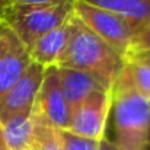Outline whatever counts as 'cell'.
Listing matches in <instances>:
<instances>
[{
  "instance_id": "obj_1",
  "label": "cell",
  "mask_w": 150,
  "mask_h": 150,
  "mask_svg": "<svg viewBox=\"0 0 150 150\" xmlns=\"http://www.w3.org/2000/svg\"><path fill=\"white\" fill-rule=\"evenodd\" d=\"M124 55L86 28L73 15L70 41L58 60V67H70L93 76L100 85L112 91L124 67Z\"/></svg>"
},
{
  "instance_id": "obj_2",
  "label": "cell",
  "mask_w": 150,
  "mask_h": 150,
  "mask_svg": "<svg viewBox=\"0 0 150 150\" xmlns=\"http://www.w3.org/2000/svg\"><path fill=\"white\" fill-rule=\"evenodd\" d=\"M115 143L124 150H147L150 144V99L118 76L112 89Z\"/></svg>"
},
{
  "instance_id": "obj_3",
  "label": "cell",
  "mask_w": 150,
  "mask_h": 150,
  "mask_svg": "<svg viewBox=\"0 0 150 150\" xmlns=\"http://www.w3.org/2000/svg\"><path fill=\"white\" fill-rule=\"evenodd\" d=\"M74 1L54 6L7 4L0 7V21L29 50L42 35L58 28L73 16Z\"/></svg>"
},
{
  "instance_id": "obj_4",
  "label": "cell",
  "mask_w": 150,
  "mask_h": 150,
  "mask_svg": "<svg viewBox=\"0 0 150 150\" xmlns=\"http://www.w3.org/2000/svg\"><path fill=\"white\" fill-rule=\"evenodd\" d=\"M74 15L86 28H89L95 35L124 57L130 51L134 35L142 28V25L134 23L117 13L86 4L80 0L74 1Z\"/></svg>"
},
{
  "instance_id": "obj_5",
  "label": "cell",
  "mask_w": 150,
  "mask_h": 150,
  "mask_svg": "<svg viewBox=\"0 0 150 150\" xmlns=\"http://www.w3.org/2000/svg\"><path fill=\"white\" fill-rule=\"evenodd\" d=\"M112 108V91H96L71 111L69 131L89 139H105L106 121Z\"/></svg>"
},
{
  "instance_id": "obj_6",
  "label": "cell",
  "mask_w": 150,
  "mask_h": 150,
  "mask_svg": "<svg viewBox=\"0 0 150 150\" xmlns=\"http://www.w3.org/2000/svg\"><path fill=\"white\" fill-rule=\"evenodd\" d=\"M35 108L41 115L58 130H67L70 124L71 109L66 102L61 82H60V67L50 66L44 70V79L35 100Z\"/></svg>"
},
{
  "instance_id": "obj_7",
  "label": "cell",
  "mask_w": 150,
  "mask_h": 150,
  "mask_svg": "<svg viewBox=\"0 0 150 150\" xmlns=\"http://www.w3.org/2000/svg\"><path fill=\"white\" fill-rule=\"evenodd\" d=\"M44 70L45 69L35 61L29 64L18 83L0 99V121L34 108L44 79Z\"/></svg>"
},
{
  "instance_id": "obj_8",
  "label": "cell",
  "mask_w": 150,
  "mask_h": 150,
  "mask_svg": "<svg viewBox=\"0 0 150 150\" xmlns=\"http://www.w3.org/2000/svg\"><path fill=\"white\" fill-rule=\"evenodd\" d=\"M31 63L32 58L29 50L10 31L0 54V99L18 83Z\"/></svg>"
},
{
  "instance_id": "obj_9",
  "label": "cell",
  "mask_w": 150,
  "mask_h": 150,
  "mask_svg": "<svg viewBox=\"0 0 150 150\" xmlns=\"http://www.w3.org/2000/svg\"><path fill=\"white\" fill-rule=\"evenodd\" d=\"M71 22H73V16L69 21H66L63 25H60L58 28H55L50 32H47L45 35H42L29 48V54H31L32 61L38 63L44 69L50 67V66H57L58 60L61 58L63 52H64L69 41H70Z\"/></svg>"
},
{
  "instance_id": "obj_10",
  "label": "cell",
  "mask_w": 150,
  "mask_h": 150,
  "mask_svg": "<svg viewBox=\"0 0 150 150\" xmlns=\"http://www.w3.org/2000/svg\"><path fill=\"white\" fill-rule=\"evenodd\" d=\"M60 82L66 102L71 111L79 106L91 93L96 91H108L93 76L70 67H60Z\"/></svg>"
},
{
  "instance_id": "obj_11",
  "label": "cell",
  "mask_w": 150,
  "mask_h": 150,
  "mask_svg": "<svg viewBox=\"0 0 150 150\" xmlns=\"http://www.w3.org/2000/svg\"><path fill=\"white\" fill-rule=\"evenodd\" d=\"M0 130L7 150H29L34 130L32 109L0 121Z\"/></svg>"
},
{
  "instance_id": "obj_12",
  "label": "cell",
  "mask_w": 150,
  "mask_h": 150,
  "mask_svg": "<svg viewBox=\"0 0 150 150\" xmlns=\"http://www.w3.org/2000/svg\"><path fill=\"white\" fill-rule=\"evenodd\" d=\"M124 58L125 61L120 76L150 99V51L128 52Z\"/></svg>"
},
{
  "instance_id": "obj_13",
  "label": "cell",
  "mask_w": 150,
  "mask_h": 150,
  "mask_svg": "<svg viewBox=\"0 0 150 150\" xmlns=\"http://www.w3.org/2000/svg\"><path fill=\"white\" fill-rule=\"evenodd\" d=\"M80 1L117 13L142 26L150 21V0H80Z\"/></svg>"
},
{
  "instance_id": "obj_14",
  "label": "cell",
  "mask_w": 150,
  "mask_h": 150,
  "mask_svg": "<svg viewBox=\"0 0 150 150\" xmlns=\"http://www.w3.org/2000/svg\"><path fill=\"white\" fill-rule=\"evenodd\" d=\"M32 115H34V130H32L29 150H61L60 130L51 125L35 108V105L32 108Z\"/></svg>"
},
{
  "instance_id": "obj_15",
  "label": "cell",
  "mask_w": 150,
  "mask_h": 150,
  "mask_svg": "<svg viewBox=\"0 0 150 150\" xmlns=\"http://www.w3.org/2000/svg\"><path fill=\"white\" fill-rule=\"evenodd\" d=\"M61 150H99L100 140L74 134L69 130H60Z\"/></svg>"
},
{
  "instance_id": "obj_16",
  "label": "cell",
  "mask_w": 150,
  "mask_h": 150,
  "mask_svg": "<svg viewBox=\"0 0 150 150\" xmlns=\"http://www.w3.org/2000/svg\"><path fill=\"white\" fill-rule=\"evenodd\" d=\"M137 51H150V21L137 31V34L133 38L128 52H137Z\"/></svg>"
},
{
  "instance_id": "obj_17",
  "label": "cell",
  "mask_w": 150,
  "mask_h": 150,
  "mask_svg": "<svg viewBox=\"0 0 150 150\" xmlns=\"http://www.w3.org/2000/svg\"><path fill=\"white\" fill-rule=\"evenodd\" d=\"M71 0H0V7L7 4H21V6H54Z\"/></svg>"
},
{
  "instance_id": "obj_18",
  "label": "cell",
  "mask_w": 150,
  "mask_h": 150,
  "mask_svg": "<svg viewBox=\"0 0 150 150\" xmlns=\"http://www.w3.org/2000/svg\"><path fill=\"white\" fill-rule=\"evenodd\" d=\"M9 32H10V29L0 21V54H1V51L4 48V45H6V41H7V37H9Z\"/></svg>"
},
{
  "instance_id": "obj_19",
  "label": "cell",
  "mask_w": 150,
  "mask_h": 150,
  "mask_svg": "<svg viewBox=\"0 0 150 150\" xmlns=\"http://www.w3.org/2000/svg\"><path fill=\"white\" fill-rule=\"evenodd\" d=\"M99 150H124V149H121L115 142H111V140H108V139H102V140H100Z\"/></svg>"
},
{
  "instance_id": "obj_20",
  "label": "cell",
  "mask_w": 150,
  "mask_h": 150,
  "mask_svg": "<svg viewBox=\"0 0 150 150\" xmlns=\"http://www.w3.org/2000/svg\"><path fill=\"white\" fill-rule=\"evenodd\" d=\"M0 150H7L6 143H4V140H3V136H1V130H0Z\"/></svg>"
}]
</instances>
